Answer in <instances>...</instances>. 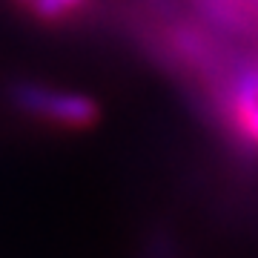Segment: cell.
Returning <instances> with one entry per match:
<instances>
[{"label": "cell", "instance_id": "1", "mask_svg": "<svg viewBox=\"0 0 258 258\" xmlns=\"http://www.w3.org/2000/svg\"><path fill=\"white\" fill-rule=\"evenodd\" d=\"M9 101L26 115L63 123V126H92L98 120V103L89 95L52 89L43 83H15L9 89Z\"/></svg>", "mask_w": 258, "mask_h": 258}, {"label": "cell", "instance_id": "2", "mask_svg": "<svg viewBox=\"0 0 258 258\" xmlns=\"http://www.w3.org/2000/svg\"><path fill=\"white\" fill-rule=\"evenodd\" d=\"M141 258H178V249H175L172 235L164 232V230L149 232L147 241H144V252H141Z\"/></svg>", "mask_w": 258, "mask_h": 258}, {"label": "cell", "instance_id": "3", "mask_svg": "<svg viewBox=\"0 0 258 258\" xmlns=\"http://www.w3.org/2000/svg\"><path fill=\"white\" fill-rule=\"evenodd\" d=\"M235 126L247 141H252L258 147V101L247 103V106H238L235 109Z\"/></svg>", "mask_w": 258, "mask_h": 258}, {"label": "cell", "instance_id": "4", "mask_svg": "<svg viewBox=\"0 0 258 258\" xmlns=\"http://www.w3.org/2000/svg\"><path fill=\"white\" fill-rule=\"evenodd\" d=\"M81 0H32V9H35L37 18L43 20H57L63 18L69 9H75Z\"/></svg>", "mask_w": 258, "mask_h": 258}, {"label": "cell", "instance_id": "5", "mask_svg": "<svg viewBox=\"0 0 258 258\" xmlns=\"http://www.w3.org/2000/svg\"><path fill=\"white\" fill-rule=\"evenodd\" d=\"M23 3H32V0H23Z\"/></svg>", "mask_w": 258, "mask_h": 258}]
</instances>
